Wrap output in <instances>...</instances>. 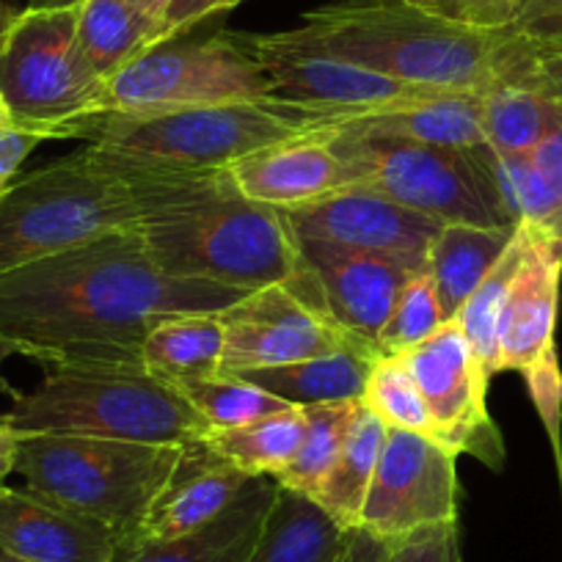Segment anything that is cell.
I'll use <instances>...</instances> for the list:
<instances>
[{"label":"cell","instance_id":"74e56055","mask_svg":"<svg viewBox=\"0 0 562 562\" xmlns=\"http://www.w3.org/2000/svg\"><path fill=\"white\" fill-rule=\"evenodd\" d=\"M389 562H461L458 524L425 529L389 546Z\"/></svg>","mask_w":562,"mask_h":562},{"label":"cell","instance_id":"ba28073f","mask_svg":"<svg viewBox=\"0 0 562 562\" xmlns=\"http://www.w3.org/2000/svg\"><path fill=\"white\" fill-rule=\"evenodd\" d=\"M0 102L14 124L45 140H86L108 116V83L78 45V7L20 9L0 36Z\"/></svg>","mask_w":562,"mask_h":562},{"label":"cell","instance_id":"836d02e7","mask_svg":"<svg viewBox=\"0 0 562 562\" xmlns=\"http://www.w3.org/2000/svg\"><path fill=\"white\" fill-rule=\"evenodd\" d=\"M521 257L524 229L518 226L507 251L491 268V273L480 281V288L469 295V301L456 317L463 337L469 339V345H472V350L477 353L480 364L485 367L488 375H496V328H499L502 304H505V295L510 290V281L516 276L518 265H521Z\"/></svg>","mask_w":562,"mask_h":562},{"label":"cell","instance_id":"7c38bea8","mask_svg":"<svg viewBox=\"0 0 562 562\" xmlns=\"http://www.w3.org/2000/svg\"><path fill=\"white\" fill-rule=\"evenodd\" d=\"M218 317L224 323L218 375H246L334 353L348 345H367L334 321L306 262L295 279L251 290L221 310Z\"/></svg>","mask_w":562,"mask_h":562},{"label":"cell","instance_id":"5b68a950","mask_svg":"<svg viewBox=\"0 0 562 562\" xmlns=\"http://www.w3.org/2000/svg\"><path fill=\"white\" fill-rule=\"evenodd\" d=\"M0 419L23 436H97L140 445L182 447L210 434L196 408L140 361L47 364L31 392L12 394V408Z\"/></svg>","mask_w":562,"mask_h":562},{"label":"cell","instance_id":"9a60e30c","mask_svg":"<svg viewBox=\"0 0 562 562\" xmlns=\"http://www.w3.org/2000/svg\"><path fill=\"white\" fill-rule=\"evenodd\" d=\"M434 419L436 441L456 456H474L491 469L505 463V441L488 414L491 375L456 321L400 353Z\"/></svg>","mask_w":562,"mask_h":562},{"label":"cell","instance_id":"f1b7e54d","mask_svg":"<svg viewBox=\"0 0 562 562\" xmlns=\"http://www.w3.org/2000/svg\"><path fill=\"white\" fill-rule=\"evenodd\" d=\"M480 100L485 144L496 153H529L562 124V94L540 86L494 83Z\"/></svg>","mask_w":562,"mask_h":562},{"label":"cell","instance_id":"4316f807","mask_svg":"<svg viewBox=\"0 0 562 562\" xmlns=\"http://www.w3.org/2000/svg\"><path fill=\"white\" fill-rule=\"evenodd\" d=\"M160 42V20L127 0H83L78 7L80 53L102 83Z\"/></svg>","mask_w":562,"mask_h":562},{"label":"cell","instance_id":"f6af8a7d","mask_svg":"<svg viewBox=\"0 0 562 562\" xmlns=\"http://www.w3.org/2000/svg\"><path fill=\"white\" fill-rule=\"evenodd\" d=\"M127 3H133L135 9H140V12L149 14V18L155 20L164 18L166 7H169V0H127Z\"/></svg>","mask_w":562,"mask_h":562},{"label":"cell","instance_id":"4dcf8cb0","mask_svg":"<svg viewBox=\"0 0 562 562\" xmlns=\"http://www.w3.org/2000/svg\"><path fill=\"white\" fill-rule=\"evenodd\" d=\"M306 430L301 405L268 414L240 428L210 430L204 436L210 450L248 477H273L293 461Z\"/></svg>","mask_w":562,"mask_h":562},{"label":"cell","instance_id":"7dc6e473","mask_svg":"<svg viewBox=\"0 0 562 562\" xmlns=\"http://www.w3.org/2000/svg\"><path fill=\"white\" fill-rule=\"evenodd\" d=\"M18 12H20V9H12L7 0H0V36H3V31L9 29V23L18 18Z\"/></svg>","mask_w":562,"mask_h":562},{"label":"cell","instance_id":"681fc988","mask_svg":"<svg viewBox=\"0 0 562 562\" xmlns=\"http://www.w3.org/2000/svg\"><path fill=\"white\" fill-rule=\"evenodd\" d=\"M9 113H7V108H3V102H0V119H7Z\"/></svg>","mask_w":562,"mask_h":562},{"label":"cell","instance_id":"3957f363","mask_svg":"<svg viewBox=\"0 0 562 562\" xmlns=\"http://www.w3.org/2000/svg\"><path fill=\"white\" fill-rule=\"evenodd\" d=\"M306 36L323 50L411 86L485 91L505 75L518 31L450 23L411 0H328L304 14Z\"/></svg>","mask_w":562,"mask_h":562},{"label":"cell","instance_id":"d4e9b609","mask_svg":"<svg viewBox=\"0 0 562 562\" xmlns=\"http://www.w3.org/2000/svg\"><path fill=\"white\" fill-rule=\"evenodd\" d=\"M350 535L312 499L279 488L246 562H339L348 551Z\"/></svg>","mask_w":562,"mask_h":562},{"label":"cell","instance_id":"e0dca14e","mask_svg":"<svg viewBox=\"0 0 562 562\" xmlns=\"http://www.w3.org/2000/svg\"><path fill=\"white\" fill-rule=\"evenodd\" d=\"M299 246L334 321L378 350V337L392 315L400 290L422 268L405 259L356 251L331 243L299 240Z\"/></svg>","mask_w":562,"mask_h":562},{"label":"cell","instance_id":"8fae6325","mask_svg":"<svg viewBox=\"0 0 562 562\" xmlns=\"http://www.w3.org/2000/svg\"><path fill=\"white\" fill-rule=\"evenodd\" d=\"M524 229V257L505 295L496 328V372H518L540 422L560 450L562 370L557 312L562 288V235L535 224Z\"/></svg>","mask_w":562,"mask_h":562},{"label":"cell","instance_id":"30bf717a","mask_svg":"<svg viewBox=\"0 0 562 562\" xmlns=\"http://www.w3.org/2000/svg\"><path fill=\"white\" fill-rule=\"evenodd\" d=\"M270 97V78L240 36L232 34L160 42L108 80V113L119 116H158Z\"/></svg>","mask_w":562,"mask_h":562},{"label":"cell","instance_id":"7a4b0ae2","mask_svg":"<svg viewBox=\"0 0 562 562\" xmlns=\"http://www.w3.org/2000/svg\"><path fill=\"white\" fill-rule=\"evenodd\" d=\"M135 232L155 262L180 279L251 293L304 270L288 213L243 196L226 171L153 180Z\"/></svg>","mask_w":562,"mask_h":562},{"label":"cell","instance_id":"83f0119b","mask_svg":"<svg viewBox=\"0 0 562 562\" xmlns=\"http://www.w3.org/2000/svg\"><path fill=\"white\" fill-rule=\"evenodd\" d=\"M221 359H224V323L218 312L166 317L140 345V364L171 386L218 375Z\"/></svg>","mask_w":562,"mask_h":562},{"label":"cell","instance_id":"2e32d148","mask_svg":"<svg viewBox=\"0 0 562 562\" xmlns=\"http://www.w3.org/2000/svg\"><path fill=\"white\" fill-rule=\"evenodd\" d=\"M299 240L331 243L356 251L383 254L425 268L430 243L445 224L403 207L361 186L339 188L301 207L284 210Z\"/></svg>","mask_w":562,"mask_h":562},{"label":"cell","instance_id":"d6986e66","mask_svg":"<svg viewBox=\"0 0 562 562\" xmlns=\"http://www.w3.org/2000/svg\"><path fill=\"white\" fill-rule=\"evenodd\" d=\"M248 480H251L248 474L215 456L204 439L182 445L175 472L144 513L138 527L119 543V551L164 543L204 527L240 496Z\"/></svg>","mask_w":562,"mask_h":562},{"label":"cell","instance_id":"8d00e7d4","mask_svg":"<svg viewBox=\"0 0 562 562\" xmlns=\"http://www.w3.org/2000/svg\"><path fill=\"white\" fill-rule=\"evenodd\" d=\"M414 7L467 29L502 31L516 18V0H411Z\"/></svg>","mask_w":562,"mask_h":562},{"label":"cell","instance_id":"52a82bcc","mask_svg":"<svg viewBox=\"0 0 562 562\" xmlns=\"http://www.w3.org/2000/svg\"><path fill=\"white\" fill-rule=\"evenodd\" d=\"M182 447L97 436L25 434L18 469L25 488L127 538L180 461Z\"/></svg>","mask_w":562,"mask_h":562},{"label":"cell","instance_id":"44dd1931","mask_svg":"<svg viewBox=\"0 0 562 562\" xmlns=\"http://www.w3.org/2000/svg\"><path fill=\"white\" fill-rule=\"evenodd\" d=\"M279 485L273 477H251L221 516L193 532L164 543L119 551L113 562H246L262 535Z\"/></svg>","mask_w":562,"mask_h":562},{"label":"cell","instance_id":"f546056e","mask_svg":"<svg viewBox=\"0 0 562 562\" xmlns=\"http://www.w3.org/2000/svg\"><path fill=\"white\" fill-rule=\"evenodd\" d=\"M383 439H386V425L361 405L337 463L312 499L348 532L359 529V518L364 510L367 494H370L372 477H375Z\"/></svg>","mask_w":562,"mask_h":562},{"label":"cell","instance_id":"ab89813d","mask_svg":"<svg viewBox=\"0 0 562 562\" xmlns=\"http://www.w3.org/2000/svg\"><path fill=\"white\" fill-rule=\"evenodd\" d=\"M42 140L45 135L20 127L9 116L0 119V199L20 180V169Z\"/></svg>","mask_w":562,"mask_h":562},{"label":"cell","instance_id":"603a6c76","mask_svg":"<svg viewBox=\"0 0 562 562\" xmlns=\"http://www.w3.org/2000/svg\"><path fill=\"white\" fill-rule=\"evenodd\" d=\"M510 224H535L562 235V124L524 155L480 147Z\"/></svg>","mask_w":562,"mask_h":562},{"label":"cell","instance_id":"5bb4252c","mask_svg":"<svg viewBox=\"0 0 562 562\" xmlns=\"http://www.w3.org/2000/svg\"><path fill=\"white\" fill-rule=\"evenodd\" d=\"M458 456L428 436L386 428L359 532L383 546L458 524Z\"/></svg>","mask_w":562,"mask_h":562},{"label":"cell","instance_id":"60d3db41","mask_svg":"<svg viewBox=\"0 0 562 562\" xmlns=\"http://www.w3.org/2000/svg\"><path fill=\"white\" fill-rule=\"evenodd\" d=\"M243 0H169L164 18H160V29H164V42L180 40L186 31L199 25L202 20L213 18L218 12H229Z\"/></svg>","mask_w":562,"mask_h":562},{"label":"cell","instance_id":"ac0fdd59","mask_svg":"<svg viewBox=\"0 0 562 562\" xmlns=\"http://www.w3.org/2000/svg\"><path fill=\"white\" fill-rule=\"evenodd\" d=\"M122 538L108 524L0 485V551L25 562H113Z\"/></svg>","mask_w":562,"mask_h":562},{"label":"cell","instance_id":"9c48e42d","mask_svg":"<svg viewBox=\"0 0 562 562\" xmlns=\"http://www.w3.org/2000/svg\"><path fill=\"white\" fill-rule=\"evenodd\" d=\"M350 186L370 188L441 224L516 226L507 221L480 147L447 149L334 130Z\"/></svg>","mask_w":562,"mask_h":562},{"label":"cell","instance_id":"277c9868","mask_svg":"<svg viewBox=\"0 0 562 562\" xmlns=\"http://www.w3.org/2000/svg\"><path fill=\"white\" fill-rule=\"evenodd\" d=\"M334 127L337 116L331 111L270 97L158 116L108 113L89 130L86 149L122 177L171 180L226 171L270 144Z\"/></svg>","mask_w":562,"mask_h":562},{"label":"cell","instance_id":"ffe728a7","mask_svg":"<svg viewBox=\"0 0 562 562\" xmlns=\"http://www.w3.org/2000/svg\"><path fill=\"white\" fill-rule=\"evenodd\" d=\"M243 196L276 210H293L348 188V171L334 147V130L299 135L257 149L226 169Z\"/></svg>","mask_w":562,"mask_h":562},{"label":"cell","instance_id":"4fadbf2b","mask_svg":"<svg viewBox=\"0 0 562 562\" xmlns=\"http://www.w3.org/2000/svg\"><path fill=\"white\" fill-rule=\"evenodd\" d=\"M240 42L273 83V97L331 111L337 116V127L359 113L445 94V89L411 86L345 61L315 45L301 29L281 34H246Z\"/></svg>","mask_w":562,"mask_h":562},{"label":"cell","instance_id":"6da1fadb","mask_svg":"<svg viewBox=\"0 0 562 562\" xmlns=\"http://www.w3.org/2000/svg\"><path fill=\"white\" fill-rule=\"evenodd\" d=\"M248 295L160 268L135 229L36 259L0 276V331L56 361H140L160 321L221 312ZM45 364V367H47Z\"/></svg>","mask_w":562,"mask_h":562},{"label":"cell","instance_id":"7402d4cb","mask_svg":"<svg viewBox=\"0 0 562 562\" xmlns=\"http://www.w3.org/2000/svg\"><path fill=\"white\" fill-rule=\"evenodd\" d=\"M339 133L403 138L447 149H474L485 144L480 91H445L425 100L400 102L381 111L359 113L339 124Z\"/></svg>","mask_w":562,"mask_h":562},{"label":"cell","instance_id":"ee69618b","mask_svg":"<svg viewBox=\"0 0 562 562\" xmlns=\"http://www.w3.org/2000/svg\"><path fill=\"white\" fill-rule=\"evenodd\" d=\"M12 356H25V359H34V361H40L42 367L47 364L45 353H40V350H36V348H31V345L20 342V339H14V337H9V334H3V331H0V367L7 364V361L12 359Z\"/></svg>","mask_w":562,"mask_h":562},{"label":"cell","instance_id":"7bdbcfd3","mask_svg":"<svg viewBox=\"0 0 562 562\" xmlns=\"http://www.w3.org/2000/svg\"><path fill=\"white\" fill-rule=\"evenodd\" d=\"M20 439H23V434H18L12 425L0 419V485H7V477L18 469Z\"/></svg>","mask_w":562,"mask_h":562},{"label":"cell","instance_id":"8992f818","mask_svg":"<svg viewBox=\"0 0 562 562\" xmlns=\"http://www.w3.org/2000/svg\"><path fill=\"white\" fill-rule=\"evenodd\" d=\"M153 180L105 169L89 149L20 177L0 199V276L111 232L135 229Z\"/></svg>","mask_w":562,"mask_h":562},{"label":"cell","instance_id":"1f68e13d","mask_svg":"<svg viewBox=\"0 0 562 562\" xmlns=\"http://www.w3.org/2000/svg\"><path fill=\"white\" fill-rule=\"evenodd\" d=\"M361 400H339V403H317L304 405L306 430L295 450L293 461L273 474L276 485L284 491L315 499L323 480L328 477L331 467L337 463L350 428L359 416Z\"/></svg>","mask_w":562,"mask_h":562},{"label":"cell","instance_id":"f35d334b","mask_svg":"<svg viewBox=\"0 0 562 562\" xmlns=\"http://www.w3.org/2000/svg\"><path fill=\"white\" fill-rule=\"evenodd\" d=\"M513 29L538 45L562 53V0H516Z\"/></svg>","mask_w":562,"mask_h":562},{"label":"cell","instance_id":"bcb514c9","mask_svg":"<svg viewBox=\"0 0 562 562\" xmlns=\"http://www.w3.org/2000/svg\"><path fill=\"white\" fill-rule=\"evenodd\" d=\"M23 9H75L83 0H23Z\"/></svg>","mask_w":562,"mask_h":562},{"label":"cell","instance_id":"c3c4849f","mask_svg":"<svg viewBox=\"0 0 562 562\" xmlns=\"http://www.w3.org/2000/svg\"><path fill=\"white\" fill-rule=\"evenodd\" d=\"M0 562H25V560H18V557H12V554H3V551H0Z\"/></svg>","mask_w":562,"mask_h":562},{"label":"cell","instance_id":"cb8c5ba5","mask_svg":"<svg viewBox=\"0 0 562 562\" xmlns=\"http://www.w3.org/2000/svg\"><path fill=\"white\" fill-rule=\"evenodd\" d=\"M518 226L445 224L430 243L428 273L434 276L441 312L447 323L456 321L469 295L491 273L516 237Z\"/></svg>","mask_w":562,"mask_h":562},{"label":"cell","instance_id":"484cf974","mask_svg":"<svg viewBox=\"0 0 562 562\" xmlns=\"http://www.w3.org/2000/svg\"><path fill=\"white\" fill-rule=\"evenodd\" d=\"M378 356L381 353L367 345H348L334 353L295 361V364L251 370L240 378L301 408L317 403H339V400H361L372 361Z\"/></svg>","mask_w":562,"mask_h":562},{"label":"cell","instance_id":"d590c367","mask_svg":"<svg viewBox=\"0 0 562 562\" xmlns=\"http://www.w3.org/2000/svg\"><path fill=\"white\" fill-rule=\"evenodd\" d=\"M445 323L447 317L441 312L434 276L428 273V268L416 270L394 301L392 315H389L386 326L378 337V350L383 356L405 353V350L434 337Z\"/></svg>","mask_w":562,"mask_h":562},{"label":"cell","instance_id":"b9f144b4","mask_svg":"<svg viewBox=\"0 0 562 562\" xmlns=\"http://www.w3.org/2000/svg\"><path fill=\"white\" fill-rule=\"evenodd\" d=\"M339 562H389V546L378 543L370 535L353 529L348 551H345V557Z\"/></svg>","mask_w":562,"mask_h":562},{"label":"cell","instance_id":"d6a6232c","mask_svg":"<svg viewBox=\"0 0 562 562\" xmlns=\"http://www.w3.org/2000/svg\"><path fill=\"white\" fill-rule=\"evenodd\" d=\"M175 389L196 408V414L207 422L210 430L240 428V425L257 422L268 414L293 408L281 397L265 392L262 386L240 375L196 378V381H186Z\"/></svg>","mask_w":562,"mask_h":562},{"label":"cell","instance_id":"e575fe53","mask_svg":"<svg viewBox=\"0 0 562 562\" xmlns=\"http://www.w3.org/2000/svg\"><path fill=\"white\" fill-rule=\"evenodd\" d=\"M361 405L370 414L394 430H408V434L428 436L436 441L434 419L430 411L422 400V392L416 389L414 378H411L408 367L403 364L400 356H378L372 361L370 378H367L364 394H361Z\"/></svg>","mask_w":562,"mask_h":562}]
</instances>
